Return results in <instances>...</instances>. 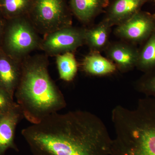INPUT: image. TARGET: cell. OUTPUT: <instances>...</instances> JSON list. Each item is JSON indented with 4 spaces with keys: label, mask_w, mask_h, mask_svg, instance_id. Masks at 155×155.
Segmentation results:
<instances>
[{
    "label": "cell",
    "mask_w": 155,
    "mask_h": 155,
    "mask_svg": "<svg viewBox=\"0 0 155 155\" xmlns=\"http://www.w3.org/2000/svg\"><path fill=\"white\" fill-rule=\"evenodd\" d=\"M33 155H111L113 139L95 114L58 113L22 130Z\"/></svg>",
    "instance_id": "cell-1"
},
{
    "label": "cell",
    "mask_w": 155,
    "mask_h": 155,
    "mask_svg": "<svg viewBox=\"0 0 155 155\" xmlns=\"http://www.w3.org/2000/svg\"><path fill=\"white\" fill-rule=\"evenodd\" d=\"M46 55L28 56L22 62L19 84L14 95L24 118L36 124L66 107V100L48 71Z\"/></svg>",
    "instance_id": "cell-2"
},
{
    "label": "cell",
    "mask_w": 155,
    "mask_h": 155,
    "mask_svg": "<svg viewBox=\"0 0 155 155\" xmlns=\"http://www.w3.org/2000/svg\"><path fill=\"white\" fill-rule=\"evenodd\" d=\"M115 136L111 155H155V98L138 100L135 107L116 106L111 114Z\"/></svg>",
    "instance_id": "cell-3"
},
{
    "label": "cell",
    "mask_w": 155,
    "mask_h": 155,
    "mask_svg": "<svg viewBox=\"0 0 155 155\" xmlns=\"http://www.w3.org/2000/svg\"><path fill=\"white\" fill-rule=\"evenodd\" d=\"M41 39L27 16L6 19L1 50L22 62L39 49Z\"/></svg>",
    "instance_id": "cell-4"
},
{
    "label": "cell",
    "mask_w": 155,
    "mask_h": 155,
    "mask_svg": "<svg viewBox=\"0 0 155 155\" xmlns=\"http://www.w3.org/2000/svg\"><path fill=\"white\" fill-rule=\"evenodd\" d=\"M72 14L65 0H31L26 16L37 32L45 35L72 25Z\"/></svg>",
    "instance_id": "cell-5"
},
{
    "label": "cell",
    "mask_w": 155,
    "mask_h": 155,
    "mask_svg": "<svg viewBox=\"0 0 155 155\" xmlns=\"http://www.w3.org/2000/svg\"><path fill=\"white\" fill-rule=\"evenodd\" d=\"M85 28L72 25L60 28L44 35L39 49L48 56L73 52L85 44Z\"/></svg>",
    "instance_id": "cell-6"
},
{
    "label": "cell",
    "mask_w": 155,
    "mask_h": 155,
    "mask_svg": "<svg viewBox=\"0 0 155 155\" xmlns=\"http://www.w3.org/2000/svg\"><path fill=\"white\" fill-rule=\"evenodd\" d=\"M155 32V14L140 11L116 27L114 33L122 40L141 45Z\"/></svg>",
    "instance_id": "cell-7"
},
{
    "label": "cell",
    "mask_w": 155,
    "mask_h": 155,
    "mask_svg": "<svg viewBox=\"0 0 155 155\" xmlns=\"http://www.w3.org/2000/svg\"><path fill=\"white\" fill-rule=\"evenodd\" d=\"M105 52L120 72H128L136 66L138 48L135 45L124 41L110 42Z\"/></svg>",
    "instance_id": "cell-8"
},
{
    "label": "cell",
    "mask_w": 155,
    "mask_h": 155,
    "mask_svg": "<svg viewBox=\"0 0 155 155\" xmlns=\"http://www.w3.org/2000/svg\"><path fill=\"white\" fill-rule=\"evenodd\" d=\"M150 0H112L105 11L103 21L110 27L118 26L141 11Z\"/></svg>",
    "instance_id": "cell-9"
},
{
    "label": "cell",
    "mask_w": 155,
    "mask_h": 155,
    "mask_svg": "<svg viewBox=\"0 0 155 155\" xmlns=\"http://www.w3.org/2000/svg\"><path fill=\"white\" fill-rule=\"evenodd\" d=\"M23 118L22 110L17 103L10 110L0 115V155H5L9 149L19 151L14 141L15 131Z\"/></svg>",
    "instance_id": "cell-10"
},
{
    "label": "cell",
    "mask_w": 155,
    "mask_h": 155,
    "mask_svg": "<svg viewBox=\"0 0 155 155\" xmlns=\"http://www.w3.org/2000/svg\"><path fill=\"white\" fill-rule=\"evenodd\" d=\"M22 69V62L16 61L0 51V89L14 97Z\"/></svg>",
    "instance_id": "cell-11"
},
{
    "label": "cell",
    "mask_w": 155,
    "mask_h": 155,
    "mask_svg": "<svg viewBox=\"0 0 155 155\" xmlns=\"http://www.w3.org/2000/svg\"><path fill=\"white\" fill-rule=\"evenodd\" d=\"M109 3V0H70L69 8L79 21L88 23L105 13Z\"/></svg>",
    "instance_id": "cell-12"
},
{
    "label": "cell",
    "mask_w": 155,
    "mask_h": 155,
    "mask_svg": "<svg viewBox=\"0 0 155 155\" xmlns=\"http://www.w3.org/2000/svg\"><path fill=\"white\" fill-rule=\"evenodd\" d=\"M84 71L90 75L101 76L111 75L116 70V65L99 52L91 51L82 62Z\"/></svg>",
    "instance_id": "cell-13"
},
{
    "label": "cell",
    "mask_w": 155,
    "mask_h": 155,
    "mask_svg": "<svg viewBox=\"0 0 155 155\" xmlns=\"http://www.w3.org/2000/svg\"><path fill=\"white\" fill-rule=\"evenodd\" d=\"M111 28L102 20L91 28H85V44L91 51L99 52L105 51L110 43L109 38Z\"/></svg>",
    "instance_id": "cell-14"
},
{
    "label": "cell",
    "mask_w": 155,
    "mask_h": 155,
    "mask_svg": "<svg viewBox=\"0 0 155 155\" xmlns=\"http://www.w3.org/2000/svg\"><path fill=\"white\" fill-rule=\"evenodd\" d=\"M136 67L144 73L155 71V32L138 48Z\"/></svg>",
    "instance_id": "cell-15"
},
{
    "label": "cell",
    "mask_w": 155,
    "mask_h": 155,
    "mask_svg": "<svg viewBox=\"0 0 155 155\" xmlns=\"http://www.w3.org/2000/svg\"><path fill=\"white\" fill-rule=\"evenodd\" d=\"M56 63L60 78L69 82L75 78L78 65L73 52H67L56 56Z\"/></svg>",
    "instance_id": "cell-16"
},
{
    "label": "cell",
    "mask_w": 155,
    "mask_h": 155,
    "mask_svg": "<svg viewBox=\"0 0 155 155\" xmlns=\"http://www.w3.org/2000/svg\"><path fill=\"white\" fill-rule=\"evenodd\" d=\"M31 0H0V11L4 19L27 16Z\"/></svg>",
    "instance_id": "cell-17"
},
{
    "label": "cell",
    "mask_w": 155,
    "mask_h": 155,
    "mask_svg": "<svg viewBox=\"0 0 155 155\" xmlns=\"http://www.w3.org/2000/svg\"><path fill=\"white\" fill-rule=\"evenodd\" d=\"M136 89L147 97L155 98V71L144 73L137 81Z\"/></svg>",
    "instance_id": "cell-18"
},
{
    "label": "cell",
    "mask_w": 155,
    "mask_h": 155,
    "mask_svg": "<svg viewBox=\"0 0 155 155\" xmlns=\"http://www.w3.org/2000/svg\"><path fill=\"white\" fill-rule=\"evenodd\" d=\"M17 104L14 97L7 92L0 89V115L8 112Z\"/></svg>",
    "instance_id": "cell-19"
},
{
    "label": "cell",
    "mask_w": 155,
    "mask_h": 155,
    "mask_svg": "<svg viewBox=\"0 0 155 155\" xmlns=\"http://www.w3.org/2000/svg\"><path fill=\"white\" fill-rule=\"evenodd\" d=\"M6 19L4 18L0 19V51L2 48V42L3 34L4 28L5 24Z\"/></svg>",
    "instance_id": "cell-20"
},
{
    "label": "cell",
    "mask_w": 155,
    "mask_h": 155,
    "mask_svg": "<svg viewBox=\"0 0 155 155\" xmlns=\"http://www.w3.org/2000/svg\"><path fill=\"white\" fill-rule=\"evenodd\" d=\"M3 18L2 16V14H1V11H0V19H2V18Z\"/></svg>",
    "instance_id": "cell-21"
},
{
    "label": "cell",
    "mask_w": 155,
    "mask_h": 155,
    "mask_svg": "<svg viewBox=\"0 0 155 155\" xmlns=\"http://www.w3.org/2000/svg\"><path fill=\"white\" fill-rule=\"evenodd\" d=\"M154 1H155V0H154Z\"/></svg>",
    "instance_id": "cell-22"
}]
</instances>
